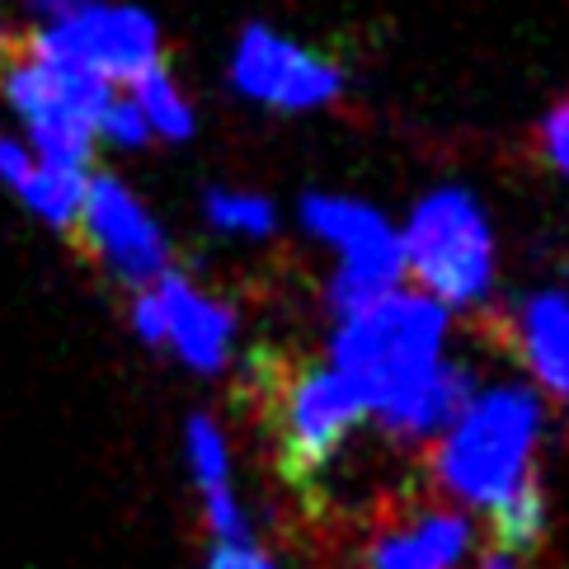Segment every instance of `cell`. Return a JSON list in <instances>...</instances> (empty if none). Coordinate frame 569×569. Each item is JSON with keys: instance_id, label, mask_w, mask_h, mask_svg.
Returning a JSON list of instances; mask_svg holds the SVG:
<instances>
[{"instance_id": "1", "label": "cell", "mask_w": 569, "mask_h": 569, "mask_svg": "<svg viewBox=\"0 0 569 569\" xmlns=\"http://www.w3.org/2000/svg\"><path fill=\"white\" fill-rule=\"evenodd\" d=\"M442 301L400 292L343 316L335 372L396 438H429L447 429L476 396L471 372L442 362Z\"/></svg>"}, {"instance_id": "2", "label": "cell", "mask_w": 569, "mask_h": 569, "mask_svg": "<svg viewBox=\"0 0 569 569\" xmlns=\"http://www.w3.org/2000/svg\"><path fill=\"white\" fill-rule=\"evenodd\" d=\"M537 433L541 405L527 386H495L471 396L461 415L442 429L433 471L457 503L495 518L518 495L537 490Z\"/></svg>"}, {"instance_id": "3", "label": "cell", "mask_w": 569, "mask_h": 569, "mask_svg": "<svg viewBox=\"0 0 569 569\" xmlns=\"http://www.w3.org/2000/svg\"><path fill=\"white\" fill-rule=\"evenodd\" d=\"M400 250L415 278L447 307H471L490 288V221L466 189H438L433 198H423L410 217Z\"/></svg>"}, {"instance_id": "4", "label": "cell", "mask_w": 569, "mask_h": 569, "mask_svg": "<svg viewBox=\"0 0 569 569\" xmlns=\"http://www.w3.org/2000/svg\"><path fill=\"white\" fill-rule=\"evenodd\" d=\"M48 19L24 33V48L38 57H62L104 80H137L160 62V29L147 10L99 6V0H29Z\"/></svg>"}, {"instance_id": "5", "label": "cell", "mask_w": 569, "mask_h": 569, "mask_svg": "<svg viewBox=\"0 0 569 569\" xmlns=\"http://www.w3.org/2000/svg\"><path fill=\"white\" fill-rule=\"evenodd\" d=\"M362 400L349 391L335 368H292L273 377V438H278V457L282 471L292 480H311L316 471H325L339 452L349 433L362 423Z\"/></svg>"}, {"instance_id": "6", "label": "cell", "mask_w": 569, "mask_h": 569, "mask_svg": "<svg viewBox=\"0 0 569 569\" xmlns=\"http://www.w3.org/2000/svg\"><path fill=\"white\" fill-rule=\"evenodd\" d=\"M71 246L104 263L109 278L123 282V288H151L170 269L166 236H160L147 208L113 174H94L86 184V202H80Z\"/></svg>"}, {"instance_id": "7", "label": "cell", "mask_w": 569, "mask_h": 569, "mask_svg": "<svg viewBox=\"0 0 569 569\" xmlns=\"http://www.w3.org/2000/svg\"><path fill=\"white\" fill-rule=\"evenodd\" d=\"M301 217H307V227L316 236H325L343 254L335 278V307L343 316L396 288V278L405 269V250H400V236L372 208H362L353 198L311 193L301 202Z\"/></svg>"}, {"instance_id": "8", "label": "cell", "mask_w": 569, "mask_h": 569, "mask_svg": "<svg viewBox=\"0 0 569 569\" xmlns=\"http://www.w3.org/2000/svg\"><path fill=\"white\" fill-rule=\"evenodd\" d=\"M231 76L250 99H259L269 109H288V113L320 109L343 90V71L335 62H325V57L297 48L282 33L259 29V24L246 29V38H240Z\"/></svg>"}, {"instance_id": "9", "label": "cell", "mask_w": 569, "mask_h": 569, "mask_svg": "<svg viewBox=\"0 0 569 569\" xmlns=\"http://www.w3.org/2000/svg\"><path fill=\"white\" fill-rule=\"evenodd\" d=\"M151 301L160 316V343H174V353L198 372H221L231 349V311L217 307L208 292H198L184 273H160L151 282Z\"/></svg>"}, {"instance_id": "10", "label": "cell", "mask_w": 569, "mask_h": 569, "mask_svg": "<svg viewBox=\"0 0 569 569\" xmlns=\"http://www.w3.org/2000/svg\"><path fill=\"white\" fill-rule=\"evenodd\" d=\"M471 556V518L452 508H423L410 522L372 541V569H461Z\"/></svg>"}, {"instance_id": "11", "label": "cell", "mask_w": 569, "mask_h": 569, "mask_svg": "<svg viewBox=\"0 0 569 569\" xmlns=\"http://www.w3.org/2000/svg\"><path fill=\"white\" fill-rule=\"evenodd\" d=\"M184 442H189V476L202 495V518H208L212 537L217 541H254L246 508H240V499L231 490V457H227L221 429L208 415H193L184 429Z\"/></svg>"}, {"instance_id": "12", "label": "cell", "mask_w": 569, "mask_h": 569, "mask_svg": "<svg viewBox=\"0 0 569 569\" xmlns=\"http://www.w3.org/2000/svg\"><path fill=\"white\" fill-rule=\"evenodd\" d=\"M527 362L541 377L546 391L569 400V301L565 297H537L522 320Z\"/></svg>"}, {"instance_id": "13", "label": "cell", "mask_w": 569, "mask_h": 569, "mask_svg": "<svg viewBox=\"0 0 569 569\" xmlns=\"http://www.w3.org/2000/svg\"><path fill=\"white\" fill-rule=\"evenodd\" d=\"M86 184H90L86 166H57V160H43V166H33L29 179L19 184V198H24L43 221H52L62 236H71L80 202H86Z\"/></svg>"}, {"instance_id": "14", "label": "cell", "mask_w": 569, "mask_h": 569, "mask_svg": "<svg viewBox=\"0 0 569 569\" xmlns=\"http://www.w3.org/2000/svg\"><path fill=\"white\" fill-rule=\"evenodd\" d=\"M132 86H137V109H141V118H147L151 132L170 137V141H184L193 132V109L184 104V94H179L166 62H151Z\"/></svg>"}, {"instance_id": "15", "label": "cell", "mask_w": 569, "mask_h": 569, "mask_svg": "<svg viewBox=\"0 0 569 569\" xmlns=\"http://www.w3.org/2000/svg\"><path fill=\"white\" fill-rule=\"evenodd\" d=\"M208 217L221 231H250V236H263L273 227V208L263 198H250V193H212Z\"/></svg>"}, {"instance_id": "16", "label": "cell", "mask_w": 569, "mask_h": 569, "mask_svg": "<svg viewBox=\"0 0 569 569\" xmlns=\"http://www.w3.org/2000/svg\"><path fill=\"white\" fill-rule=\"evenodd\" d=\"M99 132H104L109 141H118V147H141V141L151 137L137 99H109L104 113H99Z\"/></svg>"}, {"instance_id": "17", "label": "cell", "mask_w": 569, "mask_h": 569, "mask_svg": "<svg viewBox=\"0 0 569 569\" xmlns=\"http://www.w3.org/2000/svg\"><path fill=\"white\" fill-rule=\"evenodd\" d=\"M208 569H282L269 551H259L254 541H217Z\"/></svg>"}, {"instance_id": "18", "label": "cell", "mask_w": 569, "mask_h": 569, "mask_svg": "<svg viewBox=\"0 0 569 569\" xmlns=\"http://www.w3.org/2000/svg\"><path fill=\"white\" fill-rule=\"evenodd\" d=\"M541 141H546V156H551L556 166L569 174V104H560L551 118H546Z\"/></svg>"}, {"instance_id": "19", "label": "cell", "mask_w": 569, "mask_h": 569, "mask_svg": "<svg viewBox=\"0 0 569 569\" xmlns=\"http://www.w3.org/2000/svg\"><path fill=\"white\" fill-rule=\"evenodd\" d=\"M29 170H33V160H29V151H19L10 137H0V179H6L10 189H19L29 179Z\"/></svg>"}, {"instance_id": "20", "label": "cell", "mask_w": 569, "mask_h": 569, "mask_svg": "<svg viewBox=\"0 0 569 569\" xmlns=\"http://www.w3.org/2000/svg\"><path fill=\"white\" fill-rule=\"evenodd\" d=\"M480 569H532V556H518V551H508V546H490V551L480 556Z\"/></svg>"}, {"instance_id": "21", "label": "cell", "mask_w": 569, "mask_h": 569, "mask_svg": "<svg viewBox=\"0 0 569 569\" xmlns=\"http://www.w3.org/2000/svg\"><path fill=\"white\" fill-rule=\"evenodd\" d=\"M10 48H14V38L6 33V19H0V62H6V57H10Z\"/></svg>"}]
</instances>
